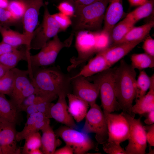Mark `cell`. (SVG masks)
<instances>
[{"label": "cell", "mask_w": 154, "mask_h": 154, "mask_svg": "<svg viewBox=\"0 0 154 154\" xmlns=\"http://www.w3.org/2000/svg\"><path fill=\"white\" fill-rule=\"evenodd\" d=\"M3 154L2 149L1 148V147L0 146V154Z\"/></svg>", "instance_id": "681fc988"}, {"label": "cell", "mask_w": 154, "mask_h": 154, "mask_svg": "<svg viewBox=\"0 0 154 154\" xmlns=\"http://www.w3.org/2000/svg\"><path fill=\"white\" fill-rule=\"evenodd\" d=\"M41 130L42 132L41 147L42 152L43 154H54L56 147L61 144V141L56 138V136L50 124Z\"/></svg>", "instance_id": "603a6c76"}, {"label": "cell", "mask_w": 154, "mask_h": 154, "mask_svg": "<svg viewBox=\"0 0 154 154\" xmlns=\"http://www.w3.org/2000/svg\"><path fill=\"white\" fill-rule=\"evenodd\" d=\"M109 35L102 30L95 31L96 48L98 53L108 47L109 43Z\"/></svg>", "instance_id": "e575fe53"}, {"label": "cell", "mask_w": 154, "mask_h": 154, "mask_svg": "<svg viewBox=\"0 0 154 154\" xmlns=\"http://www.w3.org/2000/svg\"><path fill=\"white\" fill-rule=\"evenodd\" d=\"M5 0H0V3Z\"/></svg>", "instance_id": "f907efd6"}, {"label": "cell", "mask_w": 154, "mask_h": 154, "mask_svg": "<svg viewBox=\"0 0 154 154\" xmlns=\"http://www.w3.org/2000/svg\"><path fill=\"white\" fill-rule=\"evenodd\" d=\"M46 117L44 114L38 112L31 114L27 117V121L23 129L21 131L17 132V141L25 139L28 135L41 130L49 124L50 121L49 119H44Z\"/></svg>", "instance_id": "ac0fdd59"}, {"label": "cell", "mask_w": 154, "mask_h": 154, "mask_svg": "<svg viewBox=\"0 0 154 154\" xmlns=\"http://www.w3.org/2000/svg\"><path fill=\"white\" fill-rule=\"evenodd\" d=\"M146 132L147 142L150 146H154V124L143 126Z\"/></svg>", "instance_id": "60d3db41"}, {"label": "cell", "mask_w": 154, "mask_h": 154, "mask_svg": "<svg viewBox=\"0 0 154 154\" xmlns=\"http://www.w3.org/2000/svg\"><path fill=\"white\" fill-rule=\"evenodd\" d=\"M87 78L98 85L104 112L112 113L119 109L116 95L114 70L109 68Z\"/></svg>", "instance_id": "277c9868"}, {"label": "cell", "mask_w": 154, "mask_h": 154, "mask_svg": "<svg viewBox=\"0 0 154 154\" xmlns=\"http://www.w3.org/2000/svg\"><path fill=\"white\" fill-rule=\"evenodd\" d=\"M60 12L71 18L74 15L75 12L74 6L68 1L63 0L56 6Z\"/></svg>", "instance_id": "f35d334b"}, {"label": "cell", "mask_w": 154, "mask_h": 154, "mask_svg": "<svg viewBox=\"0 0 154 154\" xmlns=\"http://www.w3.org/2000/svg\"><path fill=\"white\" fill-rule=\"evenodd\" d=\"M17 21L23 18L26 9V5L23 0H14L9 2L7 8Z\"/></svg>", "instance_id": "d6a6232c"}, {"label": "cell", "mask_w": 154, "mask_h": 154, "mask_svg": "<svg viewBox=\"0 0 154 154\" xmlns=\"http://www.w3.org/2000/svg\"><path fill=\"white\" fill-rule=\"evenodd\" d=\"M144 40L123 42L108 47L99 52L111 66L117 62Z\"/></svg>", "instance_id": "e0dca14e"}, {"label": "cell", "mask_w": 154, "mask_h": 154, "mask_svg": "<svg viewBox=\"0 0 154 154\" xmlns=\"http://www.w3.org/2000/svg\"><path fill=\"white\" fill-rule=\"evenodd\" d=\"M154 6V0H149L129 13L126 17L135 23L151 15L153 11Z\"/></svg>", "instance_id": "f1b7e54d"}, {"label": "cell", "mask_w": 154, "mask_h": 154, "mask_svg": "<svg viewBox=\"0 0 154 154\" xmlns=\"http://www.w3.org/2000/svg\"><path fill=\"white\" fill-rule=\"evenodd\" d=\"M17 48L18 47L12 46L2 41L0 42V56Z\"/></svg>", "instance_id": "b9f144b4"}, {"label": "cell", "mask_w": 154, "mask_h": 154, "mask_svg": "<svg viewBox=\"0 0 154 154\" xmlns=\"http://www.w3.org/2000/svg\"><path fill=\"white\" fill-rule=\"evenodd\" d=\"M41 135L38 131L27 136L25 138V142L22 153L29 154L32 151L40 149L41 146Z\"/></svg>", "instance_id": "1f68e13d"}, {"label": "cell", "mask_w": 154, "mask_h": 154, "mask_svg": "<svg viewBox=\"0 0 154 154\" xmlns=\"http://www.w3.org/2000/svg\"><path fill=\"white\" fill-rule=\"evenodd\" d=\"M67 95L62 94L58 96L57 102L51 108L50 116L51 118H53L56 121L74 129L77 127V125L68 111L66 99Z\"/></svg>", "instance_id": "2e32d148"}, {"label": "cell", "mask_w": 154, "mask_h": 154, "mask_svg": "<svg viewBox=\"0 0 154 154\" xmlns=\"http://www.w3.org/2000/svg\"><path fill=\"white\" fill-rule=\"evenodd\" d=\"M0 33L2 38V41L12 46L18 47L24 45L26 46L27 51L28 43L24 34L8 29L0 25Z\"/></svg>", "instance_id": "d4e9b609"}, {"label": "cell", "mask_w": 154, "mask_h": 154, "mask_svg": "<svg viewBox=\"0 0 154 154\" xmlns=\"http://www.w3.org/2000/svg\"><path fill=\"white\" fill-rule=\"evenodd\" d=\"M85 118L83 132L87 134L95 133L99 144L106 143L108 138L107 125L104 113L100 107L96 103L90 106Z\"/></svg>", "instance_id": "ba28073f"}, {"label": "cell", "mask_w": 154, "mask_h": 154, "mask_svg": "<svg viewBox=\"0 0 154 154\" xmlns=\"http://www.w3.org/2000/svg\"><path fill=\"white\" fill-rule=\"evenodd\" d=\"M135 24V23L126 17L114 26L110 34L116 45L119 42Z\"/></svg>", "instance_id": "83f0119b"}, {"label": "cell", "mask_w": 154, "mask_h": 154, "mask_svg": "<svg viewBox=\"0 0 154 154\" xmlns=\"http://www.w3.org/2000/svg\"><path fill=\"white\" fill-rule=\"evenodd\" d=\"M151 80L149 90L143 96L135 99V104L131 108L132 114L143 115L154 110V75Z\"/></svg>", "instance_id": "44dd1931"}, {"label": "cell", "mask_w": 154, "mask_h": 154, "mask_svg": "<svg viewBox=\"0 0 154 154\" xmlns=\"http://www.w3.org/2000/svg\"><path fill=\"white\" fill-rule=\"evenodd\" d=\"M136 72L131 65L122 60L119 66L114 70L116 96L119 109L130 115L136 96Z\"/></svg>", "instance_id": "7a4b0ae2"}, {"label": "cell", "mask_w": 154, "mask_h": 154, "mask_svg": "<svg viewBox=\"0 0 154 154\" xmlns=\"http://www.w3.org/2000/svg\"><path fill=\"white\" fill-rule=\"evenodd\" d=\"M32 71L30 78L35 90L36 94L52 102L60 94L70 93L71 77L58 68L40 67Z\"/></svg>", "instance_id": "6da1fadb"}, {"label": "cell", "mask_w": 154, "mask_h": 154, "mask_svg": "<svg viewBox=\"0 0 154 154\" xmlns=\"http://www.w3.org/2000/svg\"><path fill=\"white\" fill-rule=\"evenodd\" d=\"M45 100L49 101L45 98L35 93L32 94L25 98L21 104L17 107L18 111L19 112L22 111L25 112L27 108L29 106L39 103Z\"/></svg>", "instance_id": "d590c367"}, {"label": "cell", "mask_w": 154, "mask_h": 154, "mask_svg": "<svg viewBox=\"0 0 154 154\" xmlns=\"http://www.w3.org/2000/svg\"><path fill=\"white\" fill-rule=\"evenodd\" d=\"M70 2L74 6V8L88 5L98 0H63Z\"/></svg>", "instance_id": "7bdbcfd3"}, {"label": "cell", "mask_w": 154, "mask_h": 154, "mask_svg": "<svg viewBox=\"0 0 154 154\" xmlns=\"http://www.w3.org/2000/svg\"><path fill=\"white\" fill-rule=\"evenodd\" d=\"M104 113L108 130L107 141L120 144L127 140L129 136V125L122 113Z\"/></svg>", "instance_id": "8fae6325"}, {"label": "cell", "mask_w": 154, "mask_h": 154, "mask_svg": "<svg viewBox=\"0 0 154 154\" xmlns=\"http://www.w3.org/2000/svg\"><path fill=\"white\" fill-rule=\"evenodd\" d=\"M5 95L0 93V116L10 122L16 123L18 120V113L17 106Z\"/></svg>", "instance_id": "484cf974"}, {"label": "cell", "mask_w": 154, "mask_h": 154, "mask_svg": "<svg viewBox=\"0 0 154 154\" xmlns=\"http://www.w3.org/2000/svg\"><path fill=\"white\" fill-rule=\"evenodd\" d=\"M111 66L103 55L98 52L95 57L90 60L78 73L71 77L70 80L81 76L89 77L110 68Z\"/></svg>", "instance_id": "ffe728a7"}, {"label": "cell", "mask_w": 154, "mask_h": 154, "mask_svg": "<svg viewBox=\"0 0 154 154\" xmlns=\"http://www.w3.org/2000/svg\"><path fill=\"white\" fill-rule=\"evenodd\" d=\"M1 25L0 24V25Z\"/></svg>", "instance_id": "816d5d0a"}, {"label": "cell", "mask_w": 154, "mask_h": 154, "mask_svg": "<svg viewBox=\"0 0 154 154\" xmlns=\"http://www.w3.org/2000/svg\"><path fill=\"white\" fill-rule=\"evenodd\" d=\"M109 0H98L90 4L75 7L71 18L72 32L86 30L100 31Z\"/></svg>", "instance_id": "3957f363"}, {"label": "cell", "mask_w": 154, "mask_h": 154, "mask_svg": "<svg viewBox=\"0 0 154 154\" xmlns=\"http://www.w3.org/2000/svg\"><path fill=\"white\" fill-rule=\"evenodd\" d=\"M108 5L102 30L110 35L113 28L122 17L124 11L122 0H109Z\"/></svg>", "instance_id": "d6986e66"}, {"label": "cell", "mask_w": 154, "mask_h": 154, "mask_svg": "<svg viewBox=\"0 0 154 154\" xmlns=\"http://www.w3.org/2000/svg\"><path fill=\"white\" fill-rule=\"evenodd\" d=\"M10 70V69L0 64V78L4 76Z\"/></svg>", "instance_id": "7dc6e473"}, {"label": "cell", "mask_w": 154, "mask_h": 154, "mask_svg": "<svg viewBox=\"0 0 154 154\" xmlns=\"http://www.w3.org/2000/svg\"><path fill=\"white\" fill-rule=\"evenodd\" d=\"M73 94L86 102L90 106L96 103L99 93L98 85L91 83L86 78L79 76L72 79Z\"/></svg>", "instance_id": "9a60e30c"}, {"label": "cell", "mask_w": 154, "mask_h": 154, "mask_svg": "<svg viewBox=\"0 0 154 154\" xmlns=\"http://www.w3.org/2000/svg\"><path fill=\"white\" fill-rule=\"evenodd\" d=\"M121 113L129 125V142L125 150L126 154H145L147 145L146 132L140 118H135V114L123 112Z\"/></svg>", "instance_id": "52a82bcc"}, {"label": "cell", "mask_w": 154, "mask_h": 154, "mask_svg": "<svg viewBox=\"0 0 154 154\" xmlns=\"http://www.w3.org/2000/svg\"><path fill=\"white\" fill-rule=\"evenodd\" d=\"M12 69L14 80L9 96L10 100L17 107L26 97L35 93V90L30 78L28 70H21L15 67Z\"/></svg>", "instance_id": "30bf717a"}, {"label": "cell", "mask_w": 154, "mask_h": 154, "mask_svg": "<svg viewBox=\"0 0 154 154\" xmlns=\"http://www.w3.org/2000/svg\"><path fill=\"white\" fill-rule=\"evenodd\" d=\"M68 111L74 119L79 123L85 118L89 106L86 102L73 94L67 95Z\"/></svg>", "instance_id": "7402d4cb"}, {"label": "cell", "mask_w": 154, "mask_h": 154, "mask_svg": "<svg viewBox=\"0 0 154 154\" xmlns=\"http://www.w3.org/2000/svg\"><path fill=\"white\" fill-rule=\"evenodd\" d=\"M146 119L144 120L145 123L147 125H151L154 123V110L147 113Z\"/></svg>", "instance_id": "f6af8a7d"}, {"label": "cell", "mask_w": 154, "mask_h": 154, "mask_svg": "<svg viewBox=\"0 0 154 154\" xmlns=\"http://www.w3.org/2000/svg\"><path fill=\"white\" fill-rule=\"evenodd\" d=\"M74 36V33H72L69 37L63 41L60 40L58 35L53 37L51 40L47 43L48 49L44 55L31 65V68L43 67L53 64L61 50L70 46Z\"/></svg>", "instance_id": "4fadbf2b"}, {"label": "cell", "mask_w": 154, "mask_h": 154, "mask_svg": "<svg viewBox=\"0 0 154 154\" xmlns=\"http://www.w3.org/2000/svg\"><path fill=\"white\" fill-rule=\"evenodd\" d=\"M151 80V76L149 77L145 71H140L136 81L135 99L140 98L146 94L149 88Z\"/></svg>", "instance_id": "4dcf8cb0"}, {"label": "cell", "mask_w": 154, "mask_h": 154, "mask_svg": "<svg viewBox=\"0 0 154 154\" xmlns=\"http://www.w3.org/2000/svg\"><path fill=\"white\" fill-rule=\"evenodd\" d=\"M51 15L58 24L61 31H65L71 25V18L60 12Z\"/></svg>", "instance_id": "74e56055"}, {"label": "cell", "mask_w": 154, "mask_h": 154, "mask_svg": "<svg viewBox=\"0 0 154 154\" xmlns=\"http://www.w3.org/2000/svg\"><path fill=\"white\" fill-rule=\"evenodd\" d=\"M14 75L12 69L0 78V93L9 96L13 87Z\"/></svg>", "instance_id": "836d02e7"}, {"label": "cell", "mask_w": 154, "mask_h": 154, "mask_svg": "<svg viewBox=\"0 0 154 154\" xmlns=\"http://www.w3.org/2000/svg\"><path fill=\"white\" fill-rule=\"evenodd\" d=\"M26 49L15 50L6 53L0 56V64L11 69L15 67L19 62L25 60L28 63L31 56Z\"/></svg>", "instance_id": "cb8c5ba5"}, {"label": "cell", "mask_w": 154, "mask_h": 154, "mask_svg": "<svg viewBox=\"0 0 154 154\" xmlns=\"http://www.w3.org/2000/svg\"><path fill=\"white\" fill-rule=\"evenodd\" d=\"M145 53L154 57V40L151 37H147L144 41L143 46Z\"/></svg>", "instance_id": "ab89813d"}, {"label": "cell", "mask_w": 154, "mask_h": 154, "mask_svg": "<svg viewBox=\"0 0 154 154\" xmlns=\"http://www.w3.org/2000/svg\"><path fill=\"white\" fill-rule=\"evenodd\" d=\"M61 31L58 24L50 13L47 7H45L42 22L34 32L31 49H41L51 38Z\"/></svg>", "instance_id": "9c48e42d"}, {"label": "cell", "mask_w": 154, "mask_h": 154, "mask_svg": "<svg viewBox=\"0 0 154 154\" xmlns=\"http://www.w3.org/2000/svg\"><path fill=\"white\" fill-rule=\"evenodd\" d=\"M132 66L134 68L142 70L154 67V57L145 53L134 54L131 56Z\"/></svg>", "instance_id": "f546056e"}, {"label": "cell", "mask_w": 154, "mask_h": 154, "mask_svg": "<svg viewBox=\"0 0 154 154\" xmlns=\"http://www.w3.org/2000/svg\"><path fill=\"white\" fill-rule=\"evenodd\" d=\"M26 9L23 17L24 32L28 43L27 51L30 52V45L34 32L38 22L39 11L44 5L43 0H23Z\"/></svg>", "instance_id": "7c38bea8"}, {"label": "cell", "mask_w": 154, "mask_h": 154, "mask_svg": "<svg viewBox=\"0 0 154 154\" xmlns=\"http://www.w3.org/2000/svg\"><path fill=\"white\" fill-rule=\"evenodd\" d=\"M75 47L78 53L77 57L70 59L71 63L67 68L70 71L87 60L96 52V48L95 31L82 30L74 33Z\"/></svg>", "instance_id": "5b68a950"}, {"label": "cell", "mask_w": 154, "mask_h": 154, "mask_svg": "<svg viewBox=\"0 0 154 154\" xmlns=\"http://www.w3.org/2000/svg\"><path fill=\"white\" fill-rule=\"evenodd\" d=\"M131 5L132 6L140 5L149 0H128Z\"/></svg>", "instance_id": "bcb514c9"}, {"label": "cell", "mask_w": 154, "mask_h": 154, "mask_svg": "<svg viewBox=\"0 0 154 154\" xmlns=\"http://www.w3.org/2000/svg\"><path fill=\"white\" fill-rule=\"evenodd\" d=\"M74 153L72 148L68 145H66L56 150L54 154H72Z\"/></svg>", "instance_id": "ee69618b"}, {"label": "cell", "mask_w": 154, "mask_h": 154, "mask_svg": "<svg viewBox=\"0 0 154 154\" xmlns=\"http://www.w3.org/2000/svg\"><path fill=\"white\" fill-rule=\"evenodd\" d=\"M15 124L0 116V146L3 154H20L17 147Z\"/></svg>", "instance_id": "5bb4252c"}, {"label": "cell", "mask_w": 154, "mask_h": 154, "mask_svg": "<svg viewBox=\"0 0 154 154\" xmlns=\"http://www.w3.org/2000/svg\"><path fill=\"white\" fill-rule=\"evenodd\" d=\"M154 26V22L151 21L141 26L137 27L133 26L118 44L140 40H144Z\"/></svg>", "instance_id": "4316f807"}, {"label": "cell", "mask_w": 154, "mask_h": 154, "mask_svg": "<svg viewBox=\"0 0 154 154\" xmlns=\"http://www.w3.org/2000/svg\"><path fill=\"white\" fill-rule=\"evenodd\" d=\"M55 133L61 138L66 144L72 147L74 153L84 154L91 150L98 149L97 145L88 134L79 131L66 126L60 127Z\"/></svg>", "instance_id": "8992f818"}, {"label": "cell", "mask_w": 154, "mask_h": 154, "mask_svg": "<svg viewBox=\"0 0 154 154\" xmlns=\"http://www.w3.org/2000/svg\"><path fill=\"white\" fill-rule=\"evenodd\" d=\"M103 145L104 151L108 154H126L125 150L121 147L120 143L107 141Z\"/></svg>", "instance_id": "8d00e7d4"}, {"label": "cell", "mask_w": 154, "mask_h": 154, "mask_svg": "<svg viewBox=\"0 0 154 154\" xmlns=\"http://www.w3.org/2000/svg\"><path fill=\"white\" fill-rule=\"evenodd\" d=\"M43 154L42 152L39 149H35L29 153V154Z\"/></svg>", "instance_id": "c3c4849f"}]
</instances>
